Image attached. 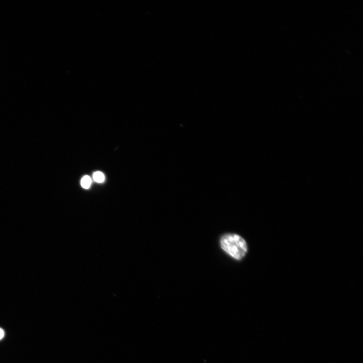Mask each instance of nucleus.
I'll return each mask as SVG.
<instances>
[{"label": "nucleus", "instance_id": "1", "mask_svg": "<svg viewBox=\"0 0 363 363\" xmlns=\"http://www.w3.org/2000/svg\"><path fill=\"white\" fill-rule=\"evenodd\" d=\"M220 245L225 253L238 260L243 259L248 251L245 240L236 234L223 235L220 240Z\"/></svg>", "mask_w": 363, "mask_h": 363}, {"label": "nucleus", "instance_id": "2", "mask_svg": "<svg viewBox=\"0 0 363 363\" xmlns=\"http://www.w3.org/2000/svg\"><path fill=\"white\" fill-rule=\"evenodd\" d=\"M93 180L97 183H103L105 180L104 174L100 171L96 172L93 174Z\"/></svg>", "mask_w": 363, "mask_h": 363}, {"label": "nucleus", "instance_id": "3", "mask_svg": "<svg viewBox=\"0 0 363 363\" xmlns=\"http://www.w3.org/2000/svg\"><path fill=\"white\" fill-rule=\"evenodd\" d=\"M81 185L84 189L88 190L90 188L91 184V179L88 176H84L82 180H81Z\"/></svg>", "mask_w": 363, "mask_h": 363}, {"label": "nucleus", "instance_id": "4", "mask_svg": "<svg viewBox=\"0 0 363 363\" xmlns=\"http://www.w3.org/2000/svg\"><path fill=\"white\" fill-rule=\"evenodd\" d=\"M4 335L5 332L4 330L1 328H0V340H2L4 338Z\"/></svg>", "mask_w": 363, "mask_h": 363}]
</instances>
